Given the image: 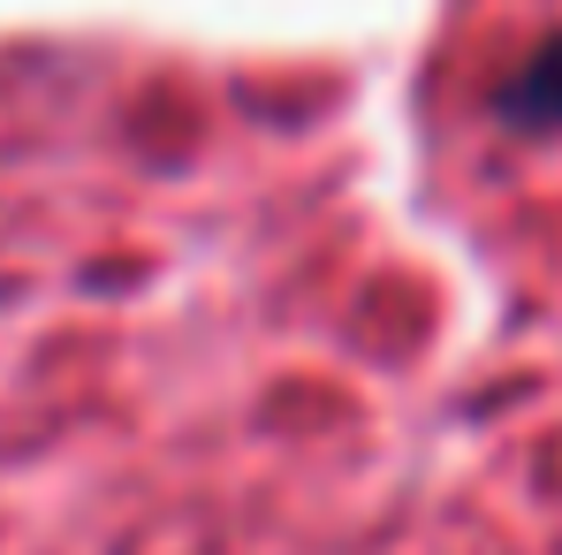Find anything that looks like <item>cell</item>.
<instances>
[{
    "mask_svg": "<svg viewBox=\"0 0 562 555\" xmlns=\"http://www.w3.org/2000/svg\"><path fill=\"white\" fill-rule=\"evenodd\" d=\"M502 122H509V130H562V38H548V46L502 85Z\"/></svg>",
    "mask_w": 562,
    "mask_h": 555,
    "instance_id": "cell-1",
    "label": "cell"
}]
</instances>
